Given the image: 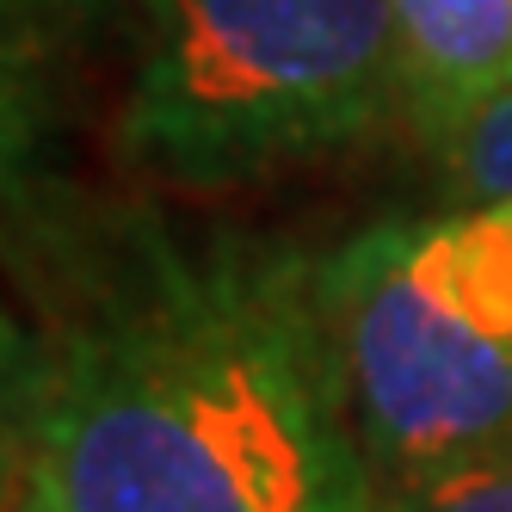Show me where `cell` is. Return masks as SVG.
<instances>
[{
    "label": "cell",
    "mask_w": 512,
    "mask_h": 512,
    "mask_svg": "<svg viewBox=\"0 0 512 512\" xmlns=\"http://www.w3.org/2000/svg\"><path fill=\"white\" fill-rule=\"evenodd\" d=\"M7 445L56 512H371L321 253L149 204H13Z\"/></svg>",
    "instance_id": "6da1fadb"
},
{
    "label": "cell",
    "mask_w": 512,
    "mask_h": 512,
    "mask_svg": "<svg viewBox=\"0 0 512 512\" xmlns=\"http://www.w3.org/2000/svg\"><path fill=\"white\" fill-rule=\"evenodd\" d=\"M408 112L389 0H136L124 167L229 192L315 167Z\"/></svg>",
    "instance_id": "7a4b0ae2"
},
{
    "label": "cell",
    "mask_w": 512,
    "mask_h": 512,
    "mask_svg": "<svg viewBox=\"0 0 512 512\" xmlns=\"http://www.w3.org/2000/svg\"><path fill=\"white\" fill-rule=\"evenodd\" d=\"M321 303L377 494L512 426V198L358 229Z\"/></svg>",
    "instance_id": "3957f363"
},
{
    "label": "cell",
    "mask_w": 512,
    "mask_h": 512,
    "mask_svg": "<svg viewBox=\"0 0 512 512\" xmlns=\"http://www.w3.org/2000/svg\"><path fill=\"white\" fill-rule=\"evenodd\" d=\"M408 118L432 136L512 93V0H389Z\"/></svg>",
    "instance_id": "277c9868"
},
{
    "label": "cell",
    "mask_w": 512,
    "mask_h": 512,
    "mask_svg": "<svg viewBox=\"0 0 512 512\" xmlns=\"http://www.w3.org/2000/svg\"><path fill=\"white\" fill-rule=\"evenodd\" d=\"M118 13H124V0H0L7 118L25 112V93H38L62 62H75Z\"/></svg>",
    "instance_id": "5b68a950"
},
{
    "label": "cell",
    "mask_w": 512,
    "mask_h": 512,
    "mask_svg": "<svg viewBox=\"0 0 512 512\" xmlns=\"http://www.w3.org/2000/svg\"><path fill=\"white\" fill-rule=\"evenodd\" d=\"M371 512H512V426L414 482L383 488Z\"/></svg>",
    "instance_id": "8992f818"
},
{
    "label": "cell",
    "mask_w": 512,
    "mask_h": 512,
    "mask_svg": "<svg viewBox=\"0 0 512 512\" xmlns=\"http://www.w3.org/2000/svg\"><path fill=\"white\" fill-rule=\"evenodd\" d=\"M432 155L445 167L451 192L463 204H494V198H512V93L475 105L457 124L432 130Z\"/></svg>",
    "instance_id": "52a82bcc"
},
{
    "label": "cell",
    "mask_w": 512,
    "mask_h": 512,
    "mask_svg": "<svg viewBox=\"0 0 512 512\" xmlns=\"http://www.w3.org/2000/svg\"><path fill=\"white\" fill-rule=\"evenodd\" d=\"M0 494H7V500H0V512H56L50 494H44V482H38V469H31L13 445L0 451Z\"/></svg>",
    "instance_id": "ba28073f"
}]
</instances>
